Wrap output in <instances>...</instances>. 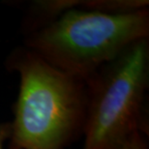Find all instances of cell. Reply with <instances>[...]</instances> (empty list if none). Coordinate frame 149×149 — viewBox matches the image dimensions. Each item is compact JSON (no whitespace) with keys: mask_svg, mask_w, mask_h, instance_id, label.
<instances>
[{"mask_svg":"<svg viewBox=\"0 0 149 149\" xmlns=\"http://www.w3.org/2000/svg\"><path fill=\"white\" fill-rule=\"evenodd\" d=\"M6 67L19 77L9 149H67L83 134L87 80L52 66L25 46L10 53Z\"/></svg>","mask_w":149,"mask_h":149,"instance_id":"obj_1","label":"cell"},{"mask_svg":"<svg viewBox=\"0 0 149 149\" xmlns=\"http://www.w3.org/2000/svg\"><path fill=\"white\" fill-rule=\"evenodd\" d=\"M149 35V10L109 13L70 7L26 35L24 46L58 69L87 80Z\"/></svg>","mask_w":149,"mask_h":149,"instance_id":"obj_2","label":"cell"},{"mask_svg":"<svg viewBox=\"0 0 149 149\" xmlns=\"http://www.w3.org/2000/svg\"><path fill=\"white\" fill-rule=\"evenodd\" d=\"M82 149H121L145 133L143 109L149 85V41L142 39L87 79Z\"/></svg>","mask_w":149,"mask_h":149,"instance_id":"obj_3","label":"cell"},{"mask_svg":"<svg viewBox=\"0 0 149 149\" xmlns=\"http://www.w3.org/2000/svg\"><path fill=\"white\" fill-rule=\"evenodd\" d=\"M143 135L144 133L142 132L135 133L121 149H148L147 141Z\"/></svg>","mask_w":149,"mask_h":149,"instance_id":"obj_4","label":"cell"},{"mask_svg":"<svg viewBox=\"0 0 149 149\" xmlns=\"http://www.w3.org/2000/svg\"><path fill=\"white\" fill-rule=\"evenodd\" d=\"M11 125L10 122H3L0 123V149H4L5 142L10 138Z\"/></svg>","mask_w":149,"mask_h":149,"instance_id":"obj_5","label":"cell"}]
</instances>
